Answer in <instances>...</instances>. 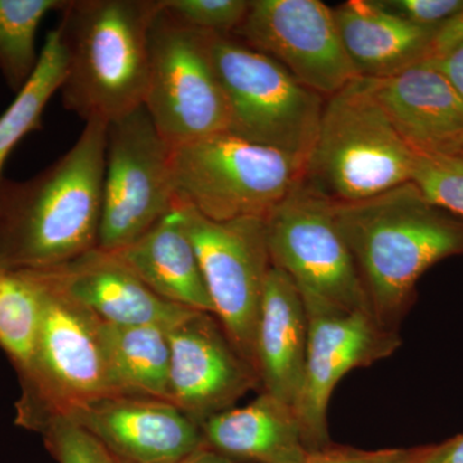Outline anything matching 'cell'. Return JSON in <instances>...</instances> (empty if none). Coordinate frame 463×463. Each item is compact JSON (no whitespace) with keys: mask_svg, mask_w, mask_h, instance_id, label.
Masks as SVG:
<instances>
[{"mask_svg":"<svg viewBox=\"0 0 463 463\" xmlns=\"http://www.w3.org/2000/svg\"><path fill=\"white\" fill-rule=\"evenodd\" d=\"M341 42L359 75L385 78L428 61L435 30L390 14L376 0L332 8Z\"/></svg>","mask_w":463,"mask_h":463,"instance_id":"cell-21","label":"cell"},{"mask_svg":"<svg viewBox=\"0 0 463 463\" xmlns=\"http://www.w3.org/2000/svg\"><path fill=\"white\" fill-rule=\"evenodd\" d=\"M413 165L412 149L361 76L326 99L300 182L331 203H358L411 182Z\"/></svg>","mask_w":463,"mask_h":463,"instance_id":"cell-4","label":"cell"},{"mask_svg":"<svg viewBox=\"0 0 463 463\" xmlns=\"http://www.w3.org/2000/svg\"><path fill=\"white\" fill-rule=\"evenodd\" d=\"M411 182L434 205L463 219V149L416 155Z\"/></svg>","mask_w":463,"mask_h":463,"instance_id":"cell-26","label":"cell"},{"mask_svg":"<svg viewBox=\"0 0 463 463\" xmlns=\"http://www.w3.org/2000/svg\"><path fill=\"white\" fill-rule=\"evenodd\" d=\"M334 214L373 318L399 334L423 274L463 255V219L434 205L412 182L358 203H334Z\"/></svg>","mask_w":463,"mask_h":463,"instance_id":"cell-2","label":"cell"},{"mask_svg":"<svg viewBox=\"0 0 463 463\" xmlns=\"http://www.w3.org/2000/svg\"><path fill=\"white\" fill-rule=\"evenodd\" d=\"M170 156L145 106L108 124L97 248H127L176 206Z\"/></svg>","mask_w":463,"mask_h":463,"instance_id":"cell-10","label":"cell"},{"mask_svg":"<svg viewBox=\"0 0 463 463\" xmlns=\"http://www.w3.org/2000/svg\"><path fill=\"white\" fill-rule=\"evenodd\" d=\"M170 164L176 203L214 222L267 218L304 170L285 152L230 132L172 149Z\"/></svg>","mask_w":463,"mask_h":463,"instance_id":"cell-5","label":"cell"},{"mask_svg":"<svg viewBox=\"0 0 463 463\" xmlns=\"http://www.w3.org/2000/svg\"><path fill=\"white\" fill-rule=\"evenodd\" d=\"M160 9L161 0H67L57 30L69 111L109 124L145 105L149 33Z\"/></svg>","mask_w":463,"mask_h":463,"instance_id":"cell-3","label":"cell"},{"mask_svg":"<svg viewBox=\"0 0 463 463\" xmlns=\"http://www.w3.org/2000/svg\"><path fill=\"white\" fill-rule=\"evenodd\" d=\"M108 123H85L78 141L27 181L0 183V268L45 269L99 245Z\"/></svg>","mask_w":463,"mask_h":463,"instance_id":"cell-1","label":"cell"},{"mask_svg":"<svg viewBox=\"0 0 463 463\" xmlns=\"http://www.w3.org/2000/svg\"><path fill=\"white\" fill-rule=\"evenodd\" d=\"M30 270V269H25ZM42 288L43 316L32 364L20 377L16 422L32 430L41 420L118 395L100 321L30 270Z\"/></svg>","mask_w":463,"mask_h":463,"instance_id":"cell-7","label":"cell"},{"mask_svg":"<svg viewBox=\"0 0 463 463\" xmlns=\"http://www.w3.org/2000/svg\"><path fill=\"white\" fill-rule=\"evenodd\" d=\"M463 44V8L458 14L446 21L443 25L435 30L430 48H429L428 61L441 60ZM426 62V61H425Z\"/></svg>","mask_w":463,"mask_h":463,"instance_id":"cell-31","label":"cell"},{"mask_svg":"<svg viewBox=\"0 0 463 463\" xmlns=\"http://www.w3.org/2000/svg\"><path fill=\"white\" fill-rule=\"evenodd\" d=\"M421 463H463V434L430 446Z\"/></svg>","mask_w":463,"mask_h":463,"instance_id":"cell-32","label":"cell"},{"mask_svg":"<svg viewBox=\"0 0 463 463\" xmlns=\"http://www.w3.org/2000/svg\"><path fill=\"white\" fill-rule=\"evenodd\" d=\"M207 43L230 108V133L285 152L306 166L326 99L236 36L207 33Z\"/></svg>","mask_w":463,"mask_h":463,"instance_id":"cell-6","label":"cell"},{"mask_svg":"<svg viewBox=\"0 0 463 463\" xmlns=\"http://www.w3.org/2000/svg\"><path fill=\"white\" fill-rule=\"evenodd\" d=\"M233 36L323 99L361 78L341 42L334 11L321 0H250Z\"/></svg>","mask_w":463,"mask_h":463,"instance_id":"cell-12","label":"cell"},{"mask_svg":"<svg viewBox=\"0 0 463 463\" xmlns=\"http://www.w3.org/2000/svg\"><path fill=\"white\" fill-rule=\"evenodd\" d=\"M100 336L118 394L167 401L170 344L166 328L100 322Z\"/></svg>","mask_w":463,"mask_h":463,"instance_id":"cell-22","label":"cell"},{"mask_svg":"<svg viewBox=\"0 0 463 463\" xmlns=\"http://www.w3.org/2000/svg\"><path fill=\"white\" fill-rule=\"evenodd\" d=\"M62 417L118 463H175L206 447L199 423L164 399L109 395Z\"/></svg>","mask_w":463,"mask_h":463,"instance_id":"cell-15","label":"cell"},{"mask_svg":"<svg viewBox=\"0 0 463 463\" xmlns=\"http://www.w3.org/2000/svg\"><path fill=\"white\" fill-rule=\"evenodd\" d=\"M429 449L430 446L364 450L331 443L307 453L301 463H421Z\"/></svg>","mask_w":463,"mask_h":463,"instance_id":"cell-29","label":"cell"},{"mask_svg":"<svg viewBox=\"0 0 463 463\" xmlns=\"http://www.w3.org/2000/svg\"><path fill=\"white\" fill-rule=\"evenodd\" d=\"M167 401L200 426L233 408L251 390L260 389L257 373L212 313L191 310L167 330Z\"/></svg>","mask_w":463,"mask_h":463,"instance_id":"cell-14","label":"cell"},{"mask_svg":"<svg viewBox=\"0 0 463 463\" xmlns=\"http://www.w3.org/2000/svg\"><path fill=\"white\" fill-rule=\"evenodd\" d=\"M143 106L172 149L230 132V108L210 57L207 33L182 25L163 5L149 33Z\"/></svg>","mask_w":463,"mask_h":463,"instance_id":"cell-9","label":"cell"},{"mask_svg":"<svg viewBox=\"0 0 463 463\" xmlns=\"http://www.w3.org/2000/svg\"><path fill=\"white\" fill-rule=\"evenodd\" d=\"M175 463H236L227 457L219 455L215 450L210 449L209 447L201 448L194 452V455L185 457L182 461Z\"/></svg>","mask_w":463,"mask_h":463,"instance_id":"cell-34","label":"cell"},{"mask_svg":"<svg viewBox=\"0 0 463 463\" xmlns=\"http://www.w3.org/2000/svg\"><path fill=\"white\" fill-rule=\"evenodd\" d=\"M309 341V319L300 291L288 273L270 268L257 334L260 392L297 408Z\"/></svg>","mask_w":463,"mask_h":463,"instance_id":"cell-18","label":"cell"},{"mask_svg":"<svg viewBox=\"0 0 463 463\" xmlns=\"http://www.w3.org/2000/svg\"><path fill=\"white\" fill-rule=\"evenodd\" d=\"M307 313L306 373L295 411L304 443L312 452L331 444L328 407L337 383L350 371L394 354L402 340L397 332L385 330L364 313L330 309H307Z\"/></svg>","mask_w":463,"mask_h":463,"instance_id":"cell-13","label":"cell"},{"mask_svg":"<svg viewBox=\"0 0 463 463\" xmlns=\"http://www.w3.org/2000/svg\"><path fill=\"white\" fill-rule=\"evenodd\" d=\"M265 231L272 265L291 277L307 309L373 317L334 203L298 182L265 218Z\"/></svg>","mask_w":463,"mask_h":463,"instance_id":"cell-8","label":"cell"},{"mask_svg":"<svg viewBox=\"0 0 463 463\" xmlns=\"http://www.w3.org/2000/svg\"><path fill=\"white\" fill-rule=\"evenodd\" d=\"M30 270L108 325L169 330L194 310L158 298L115 252L99 248L57 267Z\"/></svg>","mask_w":463,"mask_h":463,"instance_id":"cell-16","label":"cell"},{"mask_svg":"<svg viewBox=\"0 0 463 463\" xmlns=\"http://www.w3.org/2000/svg\"><path fill=\"white\" fill-rule=\"evenodd\" d=\"M374 94L405 145L416 155L463 149V99L446 75L421 62L370 78Z\"/></svg>","mask_w":463,"mask_h":463,"instance_id":"cell-17","label":"cell"},{"mask_svg":"<svg viewBox=\"0 0 463 463\" xmlns=\"http://www.w3.org/2000/svg\"><path fill=\"white\" fill-rule=\"evenodd\" d=\"M115 254L158 298L174 306L214 315L179 203L151 230Z\"/></svg>","mask_w":463,"mask_h":463,"instance_id":"cell-20","label":"cell"},{"mask_svg":"<svg viewBox=\"0 0 463 463\" xmlns=\"http://www.w3.org/2000/svg\"><path fill=\"white\" fill-rule=\"evenodd\" d=\"M58 463H118L99 441L71 420L50 416L32 429Z\"/></svg>","mask_w":463,"mask_h":463,"instance_id":"cell-27","label":"cell"},{"mask_svg":"<svg viewBox=\"0 0 463 463\" xmlns=\"http://www.w3.org/2000/svg\"><path fill=\"white\" fill-rule=\"evenodd\" d=\"M66 63L65 48L56 27L45 38L35 72L0 116V183L9 155L21 139L42 129L43 112L65 80Z\"/></svg>","mask_w":463,"mask_h":463,"instance_id":"cell-23","label":"cell"},{"mask_svg":"<svg viewBox=\"0 0 463 463\" xmlns=\"http://www.w3.org/2000/svg\"><path fill=\"white\" fill-rule=\"evenodd\" d=\"M206 447L236 463H301L304 443L297 411L268 392L201 425Z\"/></svg>","mask_w":463,"mask_h":463,"instance_id":"cell-19","label":"cell"},{"mask_svg":"<svg viewBox=\"0 0 463 463\" xmlns=\"http://www.w3.org/2000/svg\"><path fill=\"white\" fill-rule=\"evenodd\" d=\"M447 76L463 99V44L438 61H428Z\"/></svg>","mask_w":463,"mask_h":463,"instance_id":"cell-33","label":"cell"},{"mask_svg":"<svg viewBox=\"0 0 463 463\" xmlns=\"http://www.w3.org/2000/svg\"><path fill=\"white\" fill-rule=\"evenodd\" d=\"M250 0H161L164 11L197 32L233 35L248 12Z\"/></svg>","mask_w":463,"mask_h":463,"instance_id":"cell-28","label":"cell"},{"mask_svg":"<svg viewBox=\"0 0 463 463\" xmlns=\"http://www.w3.org/2000/svg\"><path fill=\"white\" fill-rule=\"evenodd\" d=\"M181 206L214 316L232 344L257 373L259 318L265 281L272 268L265 219L214 222L190 206Z\"/></svg>","mask_w":463,"mask_h":463,"instance_id":"cell-11","label":"cell"},{"mask_svg":"<svg viewBox=\"0 0 463 463\" xmlns=\"http://www.w3.org/2000/svg\"><path fill=\"white\" fill-rule=\"evenodd\" d=\"M390 14L410 21L414 25L438 29L458 14L463 0H376Z\"/></svg>","mask_w":463,"mask_h":463,"instance_id":"cell-30","label":"cell"},{"mask_svg":"<svg viewBox=\"0 0 463 463\" xmlns=\"http://www.w3.org/2000/svg\"><path fill=\"white\" fill-rule=\"evenodd\" d=\"M42 316V288L32 272L0 268V349L18 374L32 364Z\"/></svg>","mask_w":463,"mask_h":463,"instance_id":"cell-24","label":"cell"},{"mask_svg":"<svg viewBox=\"0 0 463 463\" xmlns=\"http://www.w3.org/2000/svg\"><path fill=\"white\" fill-rule=\"evenodd\" d=\"M66 0H0V72L9 90L18 93L30 80L41 54L36 33L50 12Z\"/></svg>","mask_w":463,"mask_h":463,"instance_id":"cell-25","label":"cell"}]
</instances>
